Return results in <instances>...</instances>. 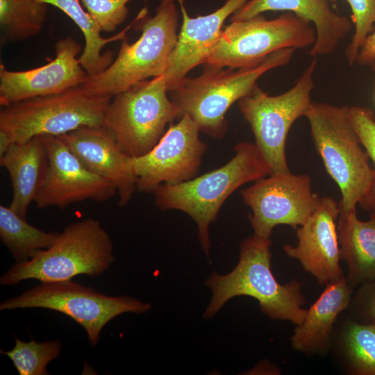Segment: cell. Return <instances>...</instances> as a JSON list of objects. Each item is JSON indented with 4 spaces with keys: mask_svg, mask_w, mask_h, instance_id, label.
Wrapping results in <instances>:
<instances>
[{
    "mask_svg": "<svg viewBox=\"0 0 375 375\" xmlns=\"http://www.w3.org/2000/svg\"><path fill=\"white\" fill-rule=\"evenodd\" d=\"M199 132L194 122L183 115L176 124H169L150 151L131 158L137 190L151 193L162 184L175 185L194 178L207 149Z\"/></svg>",
    "mask_w": 375,
    "mask_h": 375,
    "instance_id": "obj_13",
    "label": "cell"
},
{
    "mask_svg": "<svg viewBox=\"0 0 375 375\" xmlns=\"http://www.w3.org/2000/svg\"><path fill=\"white\" fill-rule=\"evenodd\" d=\"M352 12L354 33L345 51L348 64L356 62L357 55L367 38L375 31V0H346Z\"/></svg>",
    "mask_w": 375,
    "mask_h": 375,
    "instance_id": "obj_29",
    "label": "cell"
},
{
    "mask_svg": "<svg viewBox=\"0 0 375 375\" xmlns=\"http://www.w3.org/2000/svg\"><path fill=\"white\" fill-rule=\"evenodd\" d=\"M58 235L42 231L28 224L10 206H0V239L17 262L27 260L50 247Z\"/></svg>",
    "mask_w": 375,
    "mask_h": 375,
    "instance_id": "obj_24",
    "label": "cell"
},
{
    "mask_svg": "<svg viewBox=\"0 0 375 375\" xmlns=\"http://www.w3.org/2000/svg\"><path fill=\"white\" fill-rule=\"evenodd\" d=\"M233 151V157L221 167L178 184H162L153 192L160 210H180L194 219L208 257L211 247L209 226L216 220L225 201L244 184L271 174L255 143L240 142Z\"/></svg>",
    "mask_w": 375,
    "mask_h": 375,
    "instance_id": "obj_1",
    "label": "cell"
},
{
    "mask_svg": "<svg viewBox=\"0 0 375 375\" xmlns=\"http://www.w3.org/2000/svg\"><path fill=\"white\" fill-rule=\"evenodd\" d=\"M34 308L69 317L85 329L90 344L94 347L103 328L111 319L125 312H147L151 305L128 296H108L71 280L42 282L0 304L1 310Z\"/></svg>",
    "mask_w": 375,
    "mask_h": 375,
    "instance_id": "obj_10",
    "label": "cell"
},
{
    "mask_svg": "<svg viewBox=\"0 0 375 375\" xmlns=\"http://www.w3.org/2000/svg\"><path fill=\"white\" fill-rule=\"evenodd\" d=\"M81 49L79 44L68 36L56 42V57L44 65L25 71H10L1 65V106L80 86L88 76L77 58Z\"/></svg>",
    "mask_w": 375,
    "mask_h": 375,
    "instance_id": "obj_15",
    "label": "cell"
},
{
    "mask_svg": "<svg viewBox=\"0 0 375 375\" xmlns=\"http://www.w3.org/2000/svg\"><path fill=\"white\" fill-rule=\"evenodd\" d=\"M47 5L53 6L67 15L82 31L85 39V47L79 58L82 67L88 76H94L101 72L112 62L111 51L102 53L106 44L126 39L128 27L110 38H103L101 28L84 8L81 0H38Z\"/></svg>",
    "mask_w": 375,
    "mask_h": 375,
    "instance_id": "obj_23",
    "label": "cell"
},
{
    "mask_svg": "<svg viewBox=\"0 0 375 375\" xmlns=\"http://www.w3.org/2000/svg\"><path fill=\"white\" fill-rule=\"evenodd\" d=\"M111 97L90 95L80 86L2 106L0 130L14 143L60 136L84 126H101Z\"/></svg>",
    "mask_w": 375,
    "mask_h": 375,
    "instance_id": "obj_7",
    "label": "cell"
},
{
    "mask_svg": "<svg viewBox=\"0 0 375 375\" xmlns=\"http://www.w3.org/2000/svg\"><path fill=\"white\" fill-rule=\"evenodd\" d=\"M270 238L256 235L244 239L240 245V260L235 269L226 275L212 272L206 285L212 292L203 317L215 316L231 298L249 296L256 299L261 310L273 319L288 320L299 325L307 310L300 284L292 281L280 284L271 270Z\"/></svg>",
    "mask_w": 375,
    "mask_h": 375,
    "instance_id": "obj_2",
    "label": "cell"
},
{
    "mask_svg": "<svg viewBox=\"0 0 375 375\" xmlns=\"http://www.w3.org/2000/svg\"><path fill=\"white\" fill-rule=\"evenodd\" d=\"M295 50L277 51L256 65L237 70L207 65L201 75L185 78L169 92L170 99L179 108L181 117L188 115L200 132L222 138L227 131L226 113L229 108L251 93L265 73L289 63Z\"/></svg>",
    "mask_w": 375,
    "mask_h": 375,
    "instance_id": "obj_3",
    "label": "cell"
},
{
    "mask_svg": "<svg viewBox=\"0 0 375 375\" xmlns=\"http://www.w3.org/2000/svg\"><path fill=\"white\" fill-rule=\"evenodd\" d=\"M317 58H313L286 92L269 96L256 85L238 101L240 111L251 126L255 144L269 165L270 175L290 172L285 156L286 139L292 124L306 116L312 103Z\"/></svg>",
    "mask_w": 375,
    "mask_h": 375,
    "instance_id": "obj_9",
    "label": "cell"
},
{
    "mask_svg": "<svg viewBox=\"0 0 375 375\" xmlns=\"http://www.w3.org/2000/svg\"><path fill=\"white\" fill-rule=\"evenodd\" d=\"M176 1L180 6L182 25L167 67L162 74L168 92L174 90L192 69L206 63L219 41L226 19L248 0H226L215 11L197 17L189 16L183 0Z\"/></svg>",
    "mask_w": 375,
    "mask_h": 375,
    "instance_id": "obj_17",
    "label": "cell"
},
{
    "mask_svg": "<svg viewBox=\"0 0 375 375\" xmlns=\"http://www.w3.org/2000/svg\"><path fill=\"white\" fill-rule=\"evenodd\" d=\"M332 3L331 0H249L230 19L245 20L267 11L292 12L314 26L315 41L309 55L318 58L333 53L352 28L349 18L336 12Z\"/></svg>",
    "mask_w": 375,
    "mask_h": 375,
    "instance_id": "obj_19",
    "label": "cell"
},
{
    "mask_svg": "<svg viewBox=\"0 0 375 375\" xmlns=\"http://www.w3.org/2000/svg\"><path fill=\"white\" fill-rule=\"evenodd\" d=\"M0 165L7 170L11 181L12 197L9 206L26 219L28 206L34 201L48 166L43 136L14 143L0 158Z\"/></svg>",
    "mask_w": 375,
    "mask_h": 375,
    "instance_id": "obj_20",
    "label": "cell"
},
{
    "mask_svg": "<svg viewBox=\"0 0 375 375\" xmlns=\"http://www.w3.org/2000/svg\"><path fill=\"white\" fill-rule=\"evenodd\" d=\"M131 0H81L83 7L103 32H112L128 14Z\"/></svg>",
    "mask_w": 375,
    "mask_h": 375,
    "instance_id": "obj_30",
    "label": "cell"
},
{
    "mask_svg": "<svg viewBox=\"0 0 375 375\" xmlns=\"http://www.w3.org/2000/svg\"><path fill=\"white\" fill-rule=\"evenodd\" d=\"M352 290L344 277L326 285L316 301L307 310L301 324L292 337V347L297 351H312L322 347L329 340L338 315L350 303Z\"/></svg>",
    "mask_w": 375,
    "mask_h": 375,
    "instance_id": "obj_22",
    "label": "cell"
},
{
    "mask_svg": "<svg viewBox=\"0 0 375 375\" xmlns=\"http://www.w3.org/2000/svg\"><path fill=\"white\" fill-rule=\"evenodd\" d=\"M176 0H161L153 16L140 15L135 28L142 34L129 44L122 40L111 65L94 76H87L80 87L88 94L111 97L135 83L164 74L178 39V11Z\"/></svg>",
    "mask_w": 375,
    "mask_h": 375,
    "instance_id": "obj_4",
    "label": "cell"
},
{
    "mask_svg": "<svg viewBox=\"0 0 375 375\" xmlns=\"http://www.w3.org/2000/svg\"><path fill=\"white\" fill-rule=\"evenodd\" d=\"M338 234L340 258L348 266V282L367 284L375 281V212L367 221L360 220L356 210H340Z\"/></svg>",
    "mask_w": 375,
    "mask_h": 375,
    "instance_id": "obj_21",
    "label": "cell"
},
{
    "mask_svg": "<svg viewBox=\"0 0 375 375\" xmlns=\"http://www.w3.org/2000/svg\"><path fill=\"white\" fill-rule=\"evenodd\" d=\"M57 137L87 168L116 187L119 206L129 203L137 190L131 158L105 127L84 126Z\"/></svg>",
    "mask_w": 375,
    "mask_h": 375,
    "instance_id": "obj_18",
    "label": "cell"
},
{
    "mask_svg": "<svg viewBox=\"0 0 375 375\" xmlns=\"http://www.w3.org/2000/svg\"><path fill=\"white\" fill-rule=\"evenodd\" d=\"M348 106L312 102L306 115L326 172L340 190V210L349 212L368 194L374 177L349 115Z\"/></svg>",
    "mask_w": 375,
    "mask_h": 375,
    "instance_id": "obj_5",
    "label": "cell"
},
{
    "mask_svg": "<svg viewBox=\"0 0 375 375\" xmlns=\"http://www.w3.org/2000/svg\"><path fill=\"white\" fill-rule=\"evenodd\" d=\"M114 261L109 234L99 221L87 218L66 226L50 247L14 264L1 276L0 283L13 285L27 279L67 281L80 274L97 276Z\"/></svg>",
    "mask_w": 375,
    "mask_h": 375,
    "instance_id": "obj_6",
    "label": "cell"
},
{
    "mask_svg": "<svg viewBox=\"0 0 375 375\" xmlns=\"http://www.w3.org/2000/svg\"><path fill=\"white\" fill-rule=\"evenodd\" d=\"M61 348L58 340L25 342L15 338L11 350L0 352L12 360L19 375H48L47 366L59 356Z\"/></svg>",
    "mask_w": 375,
    "mask_h": 375,
    "instance_id": "obj_26",
    "label": "cell"
},
{
    "mask_svg": "<svg viewBox=\"0 0 375 375\" xmlns=\"http://www.w3.org/2000/svg\"><path fill=\"white\" fill-rule=\"evenodd\" d=\"M375 61V31L367 38L360 49L356 62L360 66H370Z\"/></svg>",
    "mask_w": 375,
    "mask_h": 375,
    "instance_id": "obj_32",
    "label": "cell"
},
{
    "mask_svg": "<svg viewBox=\"0 0 375 375\" xmlns=\"http://www.w3.org/2000/svg\"><path fill=\"white\" fill-rule=\"evenodd\" d=\"M14 144L10 137L0 130V158H1Z\"/></svg>",
    "mask_w": 375,
    "mask_h": 375,
    "instance_id": "obj_33",
    "label": "cell"
},
{
    "mask_svg": "<svg viewBox=\"0 0 375 375\" xmlns=\"http://www.w3.org/2000/svg\"><path fill=\"white\" fill-rule=\"evenodd\" d=\"M339 214V203L329 197H320L309 219L297 228V245L283 247L287 255L298 260L321 285H327L343 278L335 223Z\"/></svg>",
    "mask_w": 375,
    "mask_h": 375,
    "instance_id": "obj_16",
    "label": "cell"
},
{
    "mask_svg": "<svg viewBox=\"0 0 375 375\" xmlns=\"http://www.w3.org/2000/svg\"><path fill=\"white\" fill-rule=\"evenodd\" d=\"M244 203L251 209L248 215L254 235L270 238L279 224L297 228L317 208L320 197L312 190L311 178L291 172L260 178L241 191Z\"/></svg>",
    "mask_w": 375,
    "mask_h": 375,
    "instance_id": "obj_12",
    "label": "cell"
},
{
    "mask_svg": "<svg viewBox=\"0 0 375 375\" xmlns=\"http://www.w3.org/2000/svg\"><path fill=\"white\" fill-rule=\"evenodd\" d=\"M48 166L34 203L38 208H65L90 199L105 201L117 194L109 181L87 168L57 136L42 135Z\"/></svg>",
    "mask_w": 375,
    "mask_h": 375,
    "instance_id": "obj_14",
    "label": "cell"
},
{
    "mask_svg": "<svg viewBox=\"0 0 375 375\" xmlns=\"http://www.w3.org/2000/svg\"><path fill=\"white\" fill-rule=\"evenodd\" d=\"M333 3L335 4V0H331Z\"/></svg>",
    "mask_w": 375,
    "mask_h": 375,
    "instance_id": "obj_35",
    "label": "cell"
},
{
    "mask_svg": "<svg viewBox=\"0 0 375 375\" xmlns=\"http://www.w3.org/2000/svg\"><path fill=\"white\" fill-rule=\"evenodd\" d=\"M315 41L314 26L292 12L273 19L259 15L231 22L222 31L205 64L233 69L249 67L277 51L312 47Z\"/></svg>",
    "mask_w": 375,
    "mask_h": 375,
    "instance_id": "obj_11",
    "label": "cell"
},
{
    "mask_svg": "<svg viewBox=\"0 0 375 375\" xmlns=\"http://www.w3.org/2000/svg\"><path fill=\"white\" fill-rule=\"evenodd\" d=\"M344 349L352 371L375 375V324L353 322L344 333Z\"/></svg>",
    "mask_w": 375,
    "mask_h": 375,
    "instance_id": "obj_27",
    "label": "cell"
},
{
    "mask_svg": "<svg viewBox=\"0 0 375 375\" xmlns=\"http://www.w3.org/2000/svg\"><path fill=\"white\" fill-rule=\"evenodd\" d=\"M361 294L363 314L369 323L375 324V281L363 285Z\"/></svg>",
    "mask_w": 375,
    "mask_h": 375,
    "instance_id": "obj_31",
    "label": "cell"
},
{
    "mask_svg": "<svg viewBox=\"0 0 375 375\" xmlns=\"http://www.w3.org/2000/svg\"><path fill=\"white\" fill-rule=\"evenodd\" d=\"M372 70L375 73V61L369 66Z\"/></svg>",
    "mask_w": 375,
    "mask_h": 375,
    "instance_id": "obj_34",
    "label": "cell"
},
{
    "mask_svg": "<svg viewBox=\"0 0 375 375\" xmlns=\"http://www.w3.org/2000/svg\"><path fill=\"white\" fill-rule=\"evenodd\" d=\"M47 11V4L38 0H0L1 46L38 35Z\"/></svg>",
    "mask_w": 375,
    "mask_h": 375,
    "instance_id": "obj_25",
    "label": "cell"
},
{
    "mask_svg": "<svg viewBox=\"0 0 375 375\" xmlns=\"http://www.w3.org/2000/svg\"><path fill=\"white\" fill-rule=\"evenodd\" d=\"M167 92L161 75L139 81L112 97L103 126L128 156L147 153L162 137L166 126L181 117Z\"/></svg>",
    "mask_w": 375,
    "mask_h": 375,
    "instance_id": "obj_8",
    "label": "cell"
},
{
    "mask_svg": "<svg viewBox=\"0 0 375 375\" xmlns=\"http://www.w3.org/2000/svg\"><path fill=\"white\" fill-rule=\"evenodd\" d=\"M349 115L361 144L374 164V177L368 194L359 206L369 212H375V117L367 107L354 106L349 108Z\"/></svg>",
    "mask_w": 375,
    "mask_h": 375,
    "instance_id": "obj_28",
    "label": "cell"
}]
</instances>
